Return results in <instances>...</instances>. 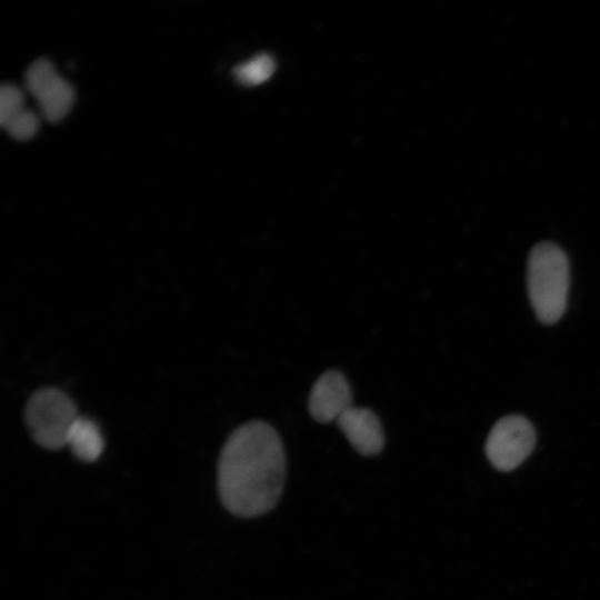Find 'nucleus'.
<instances>
[{"label":"nucleus","instance_id":"obj_1","mask_svg":"<svg viewBox=\"0 0 600 600\" xmlns=\"http://www.w3.org/2000/svg\"><path fill=\"white\" fill-rule=\"evenodd\" d=\"M286 477V456L276 430L263 421L238 427L224 442L217 468L223 506L239 517H256L278 502Z\"/></svg>","mask_w":600,"mask_h":600},{"label":"nucleus","instance_id":"obj_2","mask_svg":"<svg viewBox=\"0 0 600 600\" xmlns=\"http://www.w3.org/2000/svg\"><path fill=\"white\" fill-rule=\"evenodd\" d=\"M570 283V268L564 251L553 242L537 243L528 256L527 290L537 319L553 324L563 316Z\"/></svg>","mask_w":600,"mask_h":600},{"label":"nucleus","instance_id":"obj_3","mask_svg":"<svg viewBox=\"0 0 600 600\" xmlns=\"http://www.w3.org/2000/svg\"><path fill=\"white\" fill-rule=\"evenodd\" d=\"M79 417L73 401L56 388L38 390L26 407V422L31 437L50 450L67 446L69 432Z\"/></svg>","mask_w":600,"mask_h":600},{"label":"nucleus","instance_id":"obj_4","mask_svg":"<svg viewBox=\"0 0 600 600\" xmlns=\"http://www.w3.org/2000/svg\"><path fill=\"white\" fill-rule=\"evenodd\" d=\"M534 443L536 431L531 422L520 414H509L493 424L484 451L496 469L510 471L528 458Z\"/></svg>","mask_w":600,"mask_h":600},{"label":"nucleus","instance_id":"obj_5","mask_svg":"<svg viewBox=\"0 0 600 600\" xmlns=\"http://www.w3.org/2000/svg\"><path fill=\"white\" fill-rule=\"evenodd\" d=\"M350 407L352 393L344 376L337 370L323 372L309 394L308 409L311 417L321 423L337 421Z\"/></svg>","mask_w":600,"mask_h":600},{"label":"nucleus","instance_id":"obj_6","mask_svg":"<svg viewBox=\"0 0 600 600\" xmlns=\"http://www.w3.org/2000/svg\"><path fill=\"white\" fill-rule=\"evenodd\" d=\"M336 422L359 453L374 456L383 449L382 426L371 410L352 406Z\"/></svg>","mask_w":600,"mask_h":600},{"label":"nucleus","instance_id":"obj_7","mask_svg":"<svg viewBox=\"0 0 600 600\" xmlns=\"http://www.w3.org/2000/svg\"><path fill=\"white\" fill-rule=\"evenodd\" d=\"M67 446L78 459L92 462L100 457L103 450V439L98 426L92 420L79 417L69 432Z\"/></svg>","mask_w":600,"mask_h":600},{"label":"nucleus","instance_id":"obj_8","mask_svg":"<svg viewBox=\"0 0 600 600\" xmlns=\"http://www.w3.org/2000/svg\"><path fill=\"white\" fill-rule=\"evenodd\" d=\"M37 100L47 120L58 122L70 111L74 101V91L68 81L59 77Z\"/></svg>","mask_w":600,"mask_h":600},{"label":"nucleus","instance_id":"obj_9","mask_svg":"<svg viewBox=\"0 0 600 600\" xmlns=\"http://www.w3.org/2000/svg\"><path fill=\"white\" fill-rule=\"evenodd\" d=\"M276 63L271 56L261 53L238 64L233 74L244 86H258L267 81L274 72Z\"/></svg>","mask_w":600,"mask_h":600},{"label":"nucleus","instance_id":"obj_10","mask_svg":"<svg viewBox=\"0 0 600 600\" xmlns=\"http://www.w3.org/2000/svg\"><path fill=\"white\" fill-rule=\"evenodd\" d=\"M59 77L49 60L39 59L27 71V88L34 98H38Z\"/></svg>","mask_w":600,"mask_h":600},{"label":"nucleus","instance_id":"obj_11","mask_svg":"<svg viewBox=\"0 0 600 600\" xmlns=\"http://www.w3.org/2000/svg\"><path fill=\"white\" fill-rule=\"evenodd\" d=\"M3 128L16 139L27 140L36 134L39 128L38 117L28 109H22L13 116Z\"/></svg>","mask_w":600,"mask_h":600},{"label":"nucleus","instance_id":"obj_12","mask_svg":"<svg viewBox=\"0 0 600 600\" xmlns=\"http://www.w3.org/2000/svg\"><path fill=\"white\" fill-rule=\"evenodd\" d=\"M23 107V94L13 84H3L0 89V124L3 127Z\"/></svg>","mask_w":600,"mask_h":600}]
</instances>
